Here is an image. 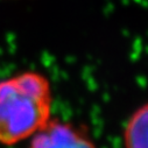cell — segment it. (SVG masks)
<instances>
[{
    "label": "cell",
    "instance_id": "6da1fadb",
    "mask_svg": "<svg viewBox=\"0 0 148 148\" xmlns=\"http://www.w3.org/2000/svg\"><path fill=\"white\" fill-rule=\"evenodd\" d=\"M53 90L38 71H23L0 82V143L30 139L53 117Z\"/></svg>",
    "mask_w": 148,
    "mask_h": 148
},
{
    "label": "cell",
    "instance_id": "7a4b0ae2",
    "mask_svg": "<svg viewBox=\"0 0 148 148\" xmlns=\"http://www.w3.org/2000/svg\"><path fill=\"white\" fill-rule=\"evenodd\" d=\"M28 148H97V145L86 128L51 118L30 138Z\"/></svg>",
    "mask_w": 148,
    "mask_h": 148
},
{
    "label": "cell",
    "instance_id": "3957f363",
    "mask_svg": "<svg viewBox=\"0 0 148 148\" xmlns=\"http://www.w3.org/2000/svg\"><path fill=\"white\" fill-rule=\"evenodd\" d=\"M124 148H148V101L130 114L123 128Z\"/></svg>",
    "mask_w": 148,
    "mask_h": 148
}]
</instances>
